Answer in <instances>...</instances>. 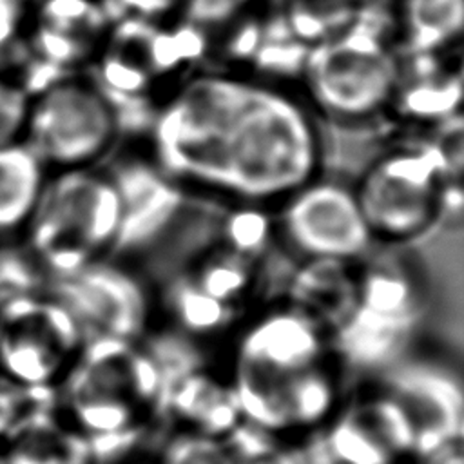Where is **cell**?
Instances as JSON below:
<instances>
[{
    "label": "cell",
    "mask_w": 464,
    "mask_h": 464,
    "mask_svg": "<svg viewBox=\"0 0 464 464\" xmlns=\"http://www.w3.org/2000/svg\"><path fill=\"white\" fill-rule=\"evenodd\" d=\"M181 158L194 199L274 208L323 174L324 140L319 116L288 82L223 67L187 103Z\"/></svg>",
    "instance_id": "1"
},
{
    "label": "cell",
    "mask_w": 464,
    "mask_h": 464,
    "mask_svg": "<svg viewBox=\"0 0 464 464\" xmlns=\"http://www.w3.org/2000/svg\"><path fill=\"white\" fill-rule=\"evenodd\" d=\"M223 346L243 419L270 433L308 439L350 392L326 326L285 295L248 310Z\"/></svg>",
    "instance_id": "2"
},
{
    "label": "cell",
    "mask_w": 464,
    "mask_h": 464,
    "mask_svg": "<svg viewBox=\"0 0 464 464\" xmlns=\"http://www.w3.org/2000/svg\"><path fill=\"white\" fill-rule=\"evenodd\" d=\"M163 395L165 372L143 339L92 337L58 382L56 410L109 464L165 426Z\"/></svg>",
    "instance_id": "3"
},
{
    "label": "cell",
    "mask_w": 464,
    "mask_h": 464,
    "mask_svg": "<svg viewBox=\"0 0 464 464\" xmlns=\"http://www.w3.org/2000/svg\"><path fill=\"white\" fill-rule=\"evenodd\" d=\"M352 187L375 246L402 248L462 207L460 179L448 172L431 138L390 143Z\"/></svg>",
    "instance_id": "4"
},
{
    "label": "cell",
    "mask_w": 464,
    "mask_h": 464,
    "mask_svg": "<svg viewBox=\"0 0 464 464\" xmlns=\"http://www.w3.org/2000/svg\"><path fill=\"white\" fill-rule=\"evenodd\" d=\"M359 261L352 312L332 330V344L350 375L375 377L402 361L428 308L420 266L397 248Z\"/></svg>",
    "instance_id": "5"
},
{
    "label": "cell",
    "mask_w": 464,
    "mask_h": 464,
    "mask_svg": "<svg viewBox=\"0 0 464 464\" xmlns=\"http://www.w3.org/2000/svg\"><path fill=\"white\" fill-rule=\"evenodd\" d=\"M121 223L116 183L105 165L51 172L22 232L49 279L112 256Z\"/></svg>",
    "instance_id": "6"
},
{
    "label": "cell",
    "mask_w": 464,
    "mask_h": 464,
    "mask_svg": "<svg viewBox=\"0 0 464 464\" xmlns=\"http://www.w3.org/2000/svg\"><path fill=\"white\" fill-rule=\"evenodd\" d=\"M401 78L392 36L366 24H348L306 49L299 82L317 116L344 127L386 118Z\"/></svg>",
    "instance_id": "7"
},
{
    "label": "cell",
    "mask_w": 464,
    "mask_h": 464,
    "mask_svg": "<svg viewBox=\"0 0 464 464\" xmlns=\"http://www.w3.org/2000/svg\"><path fill=\"white\" fill-rule=\"evenodd\" d=\"M125 138L120 109L89 71L63 72L31 94L22 141L49 172L100 167Z\"/></svg>",
    "instance_id": "8"
},
{
    "label": "cell",
    "mask_w": 464,
    "mask_h": 464,
    "mask_svg": "<svg viewBox=\"0 0 464 464\" xmlns=\"http://www.w3.org/2000/svg\"><path fill=\"white\" fill-rule=\"evenodd\" d=\"M272 210L276 241L295 261L361 259L375 248L352 183L324 172Z\"/></svg>",
    "instance_id": "9"
},
{
    "label": "cell",
    "mask_w": 464,
    "mask_h": 464,
    "mask_svg": "<svg viewBox=\"0 0 464 464\" xmlns=\"http://www.w3.org/2000/svg\"><path fill=\"white\" fill-rule=\"evenodd\" d=\"M92 337L143 339L156 321L154 286L136 265L105 257L71 274L51 277L47 290Z\"/></svg>",
    "instance_id": "10"
},
{
    "label": "cell",
    "mask_w": 464,
    "mask_h": 464,
    "mask_svg": "<svg viewBox=\"0 0 464 464\" xmlns=\"http://www.w3.org/2000/svg\"><path fill=\"white\" fill-rule=\"evenodd\" d=\"M103 165L121 203L120 234L111 257L136 265L174 236L188 212L203 205L167 176L145 147L123 141Z\"/></svg>",
    "instance_id": "11"
},
{
    "label": "cell",
    "mask_w": 464,
    "mask_h": 464,
    "mask_svg": "<svg viewBox=\"0 0 464 464\" xmlns=\"http://www.w3.org/2000/svg\"><path fill=\"white\" fill-rule=\"evenodd\" d=\"M85 343L69 310L49 292L0 306V377L56 388Z\"/></svg>",
    "instance_id": "12"
},
{
    "label": "cell",
    "mask_w": 464,
    "mask_h": 464,
    "mask_svg": "<svg viewBox=\"0 0 464 464\" xmlns=\"http://www.w3.org/2000/svg\"><path fill=\"white\" fill-rule=\"evenodd\" d=\"M350 388L332 417L304 439L310 464H411L404 415L375 379Z\"/></svg>",
    "instance_id": "13"
},
{
    "label": "cell",
    "mask_w": 464,
    "mask_h": 464,
    "mask_svg": "<svg viewBox=\"0 0 464 464\" xmlns=\"http://www.w3.org/2000/svg\"><path fill=\"white\" fill-rule=\"evenodd\" d=\"M372 379L404 415L415 460L462 444L464 393L460 375L451 366L435 359L404 357Z\"/></svg>",
    "instance_id": "14"
},
{
    "label": "cell",
    "mask_w": 464,
    "mask_h": 464,
    "mask_svg": "<svg viewBox=\"0 0 464 464\" xmlns=\"http://www.w3.org/2000/svg\"><path fill=\"white\" fill-rule=\"evenodd\" d=\"M111 24L109 7L96 0H38L25 36L29 60L54 72L87 71Z\"/></svg>",
    "instance_id": "15"
},
{
    "label": "cell",
    "mask_w": 464,
    "mask_h": 464,
    "mask_svg": "<svg viewBox=\"0 0 464 464\" xmlns=\"http://www.w3.org/2000/svg\"><path fill=\"white\" fill-rule=\"evenodd\" d=\"M163 420L172 430L225 440L245 419L225 370L198 361L165 375Z\"/></svg>",
    "instance_id": "16"
},
{
    "label": "cell",
    "mask_w": 464,
    "mask_h": 464,
    "mask_svg": "<svg viewBox=\"0 0 464 464\" xmlns=\"http://www.w3.org/2000/svg\"><path fill=\"white\" fill-rule=\"evenodd\" d=\"M176 268L208 297L243 315L261 303L263 263L234 252L216 236L198 243Z\"/></svg>",
    "instance_id": "17"
},
{
    "label": "cell",
    "mask_w": 464,
    "mask_h": 464,
    "mask_svg": "<svg viewBox=\"0 0 464 464\" xmlns=\"http://www.w3.org/2000/svg\"><path fill=\"white\" fill-rule=\"evenodd\" d=\"M361 259H304L292 270L285 297L332 334L352 312Z\"/></svg>",
    "instance_id": "18"
},
{
    "label": "cell",
    "mask_w": 464,
    "mask_h": 464,
    "mask_svg": "<svg viewBox=\"0 0 464 464\" xmlns=\"http://www.w3.org/2000/svg\"><path fill=\"white\" fill-rule=\"evenodd\" d=\"M4 448L7 464H100L94 442L56 408L20 426Z\"/></svg>",
    "instance_id": "19"
},
{
    "label": "cell",
    "mask_w": 464,
    "mask_h": 464,
    "mask_svg": "<svg viewBox=\"0 0 464 464\" xmlns=\"http://www.w3.org/2000/svg\"><path fill=\"white\" fill-rule=\"evenodd\" d=\"M464 0H402L393 44L401 56L457 51Z\"/></svg>",
    "instance_id": "20"
},
{
    "label": "cell",
    "mask_w": 464,
    "mask_h": 464,
    "mask_svg": "<svg viewBox=\"0 0 464 464\" xmlns=\"http://www.w3.org/2000/svg\"><path fill=\"white\" fill-rule=\"evenodd\" d=\"M49 174L24 141L0 147V236L24 232Z\"/></svg>",
    "instance_id": "21"
},
{
    "label": "cell",
    "mask_w": 464,
    "mask_h": 464,
    "mask_svg": "<svg viewBox=\"0 0 464 464\" xmlns=\"http://www.w3.org/2000/svg\"><path fill=\"white\" fill-rule=\"evenodd\" d=\"M214 236L237 254L256 261H265L276 241L274 210L265 205L234 203L216 219Z\"/></svg>",
    "instance_id": "22"
},
{
    "label": "cell",
    "mask_w": 464,
    "mask_h": 464,
    "mask_svg": "<svg viewBox=\"0 0 464 464\" xmlns=\"http://www.w3.org/2000/svg\"><path fill=\"white\" fill-rule=\"evenodd\" d=\"M223 442L234 464H310L304 440L270 433L246 420Z\"/></svg>",
    "instance_id": "23"
},
{
    "label": "cell",
    "mask_w": 464,
    "mask_h": 464,
    "mask_svg": "<svg viewBox=\"0 0 464 464\" xmlns=\"http://www.w3.org/2000/svg\"><path fill=\"white\" fill-rule=\"evenodd\" d=\"M49 276L24 241H0V306L44 294Z\"/></svg>",
    "instance_id": "24"
},
{
    "label": "cell",
    "mask_w": 464,
    "mask_h": 464,
    "mask_svg": "<svg viewBox=\"0 0 464 464\" xmlns=\"http://www.w3.org/2000/svg\"><path fill=\"white\" fill-rule=\"evenodd\" d=\"M150 464H234V460L223 440L165 426Z\"/></svg>",
    "instance_id": "25"
},
{
    "label": "cell",
    "mask_w": 464,
    "mask_h": 464,
    "mask_svg": "<svg viewBox=\"0 0 464 464\" xmlns=\"http://www.w3.org/2000/svg\"><path fill=\"white\" fill-rule=\"evenodd\" d=\"M53 408H56V388L25 386L0 377V440Z\"/></svg>",
    "instance_id": "26"
},
{
    "label": "cell",
    "mask_w": 464,
    "mask_h": 464,
    "mask_svg": "<svg viewBox=\"0 0 464 464\" xmlns=\"http://www.w3.org/2000/svg\"><path fill=\"white\" fill-rule=\"evenodd\" d=\"M31 5L27 0H0V72L11 74L27 58V25Z\"/></svg>",
    "instance_id": "27"
},
{
    "label": "cell",
    "mask_w": 464,
    "mask_h": 464,
    "mask_svg": "<svg viewBox=\"0 0 464 464\" xmlns=\"http://www.w3.org/2000/svg\"><path fill=\"white\" fill-rule=\"evenodd\" d=\"M31 92L18 76L0 72V147L24 140Z\"/></svg>",
    "instance_id": "28"
},
{
    "label": "cell",
    "mask_w": 464,
    "mask_h": 464,
    "mask_svg": "<svg viewBox=\"0 0 464 464\" xmlns=\"http://www.w3.org/2000/svg\"><path fill=\"white\" fill-rule=\"evenodd\" d=\"M248 0H185V20L201 29L232 22L234 14Z\"/></svg>",
    "instance_id": "29"
},
{
    "label": "cell",
    "mask_w": 464,
    "mask_h": 464,
    "mask_svg": "<svg viewBox=\"0 0 464 464\" xmlns=\"http://www.w3.org/2000/svg\"><path fill=\"white\" fill-rule=\"evenodd\" d=\"M185 0H114L120 7V16H134L149 22H165V18L178 9Z\"/></svg>",
    "instance_id": "30"
},
{
    "label": "cell",
    "mask_w": 464,
    "mask_h": 464,
    "mask_svg": "<svg viewBox=\"0 0 464 464\" xmlns=\"http://www.w3.org/2000/svg\"><path fill=\"white\" fill-rule=\"evenodd\" d=\"M411 464H464V453H462V444L453 446L448 450H442L439 453H433L430 457L419 459Z\"/></svg>",
    "instance_id": "31"
},
{
    "label": "cell",
    "mask_w": 464,
    "mask_h": 464,
    "mask_svg": "<svg viewBox=\"0 0 464 464\" xmlns=\"http://www.w3.org/2000/svg\"><path fill=\"white\" fill-rule=\"evenodd\" d=\"M0 464H7V455H5L4 440H0Z\"/></svg>",
    "instance_id": "32"
}]
</instances>
